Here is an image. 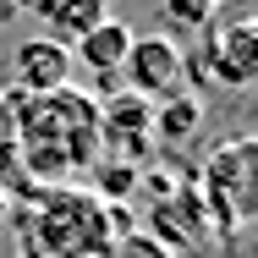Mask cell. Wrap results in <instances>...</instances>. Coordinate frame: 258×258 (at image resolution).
I'll return each mask as SVG.
<instances>
[{"mask_svg": "<svg viewBox=\"0 0 258 258\" xmlns=\"http://www.w3.org/2000/svg\"><path fill=\"white\" fill-rule=\"evenodd\" d=\"M17 126V165L28 187H77L99 165V94L55 88V94H6Z\"/></svg>", "mask_w": 258, "mask_h": 258, "instance_id": "6da1fadb", "label": "cell"}, {"mask_svg": "<svg viewBox=\"0 0 258 258\" xmlns=\"http://www.w3.org/2000/svg\"><path fill=\"white\" fill-rule=\"evenodd\" d=\"M110 236V209L88 187H33L17 214L22 258H99Z\"/></svg>", "mask_w": 258, "mask_h": 258, "instance_id": "7a4b0ae2", "label": "cell"}, {"mask_svg": "<svg viewBox=\"0 0 258 258\" xmlns=\"http://www.w3.org/2000/svg\"><path fill=\"white\" fill-rule=\"evenodd\" d=\"M253 187H258V143L253 138H236L225 149H214L204 159V176H198V204H204L209 236H225L236 242L253 220Z\"/></svg>", "mask_w": 258, "mask_h": 258, "instance_id": "3957f363", "label": "cell"}, {"mask_svg": "<svg viewBox=\"0 0 258 258\" xmlns=\"http://www.w3.org/2000/svg\"><path fill=\"white\" fill-rule=\"evenodd\" d=\"M121 72H126V88L143 94L149 104H165V99H176V94H187V55H181L176 39H165V33L132 39Z\"/></svg>", "mask_w": 258, "mask_h": 258, "instance_id": "277c9868", "label": "cell"}, {"mask_svg": "<svg viewBox=\"0 0 258 258\" xmlns=\"http://www.w3.org/2000/svg\"><path fill=\"white\" fill-rule=\"evenodd\" d=\"M143 236H154L170 258H204L209 242H214L209 236V220H204V204H198V192L187 181H176L170 198L149 204V231Z\"/></svg>", "mask_w": 258, "mask_h": 258, "instance_id": "5b68a950", "label": "cell"}, {"mask_svg": "<svg viewBox=\"0 0 258 258\" xmlns=\"http://www.w3.org/2000/svg\"><path fill=\"white\" fill-rule=\"evenodd\" d=\"M99 143H110L126 165L149 159V149H154V104L143 94H132V88L104 94L99 99Z\"/></svg>", "mask_w": 258, "mask_h": 258, "instance_id": "8992f818", "label": "cell"}, {"mask_svg": "<svg viewBox=\"0 0 258 258\" xmlns=\"http://www.w3.org/2000/svg\"><path fill=\"white\" fill-rule=\"evenodd\" d=\"M209 77L220 88H253L258 77V22L236 17L209 39Z\"/></svg>", "mask_w": 258, "mask_h": 258, "instance_id": "52a82bcc", "label": "cell"}, {"mask_svg": "<svg viewBox=\"0 0 258 258\" xmlns=\"http://www.w3.org/2000/svg\"><path fill=\"white\" fill-rule=\"evenodd\" d=\"M72 50L55 39H28L11 50V72H17V94H55L72 83Z\"/></svg>", "mask_w": 258, "mask_h": 258, "instance_id": "ba28073f", "label": "cell"}, {"mask_svg": "<svg viewBox=\"0 0 258 258\" xmlns=\"http://www.w3.org/2000/svg\"><path fill=\"white\" fill-rule=\"evenodd\" d=\"M132 28L121 22V17H104L94 33H83L77 44H72V60H83L88 72H99V77H110V72H121L126 66V50H132Z\"/></svg>", "mask_w": 258, "mask_h": 258, "instance_id": "9c48e42d", "label": "cell"}, {"mask_svg": "<svg viewBox=\"0 0 258 258\" xmlns=\"http://www.w3.org/2000/svg\"><path fill=\"white\" fill-rule=\"evenodd\" d=\"M104 17H110V0H55L50 11H44V28H50L44 39H55V44H66V50H72L83 33H94V28H99Z\"/></svg>", "mask_w": 258, "mask_h": 258, "instance_id": "30bf717a", "label": "cell"}, {"mask_svg": "<svg viewBox=\"0 0 258 258\" xmlns=\"http://www.w3.org/2000/svg\"><path fill=\"white\" fill-rule=\"evenodd\" d=\"M204 126V99L187 88V94H176V99L154 104V143H170V149H181L192 132Z\"/></svg>", "mask_w": 258, "mask_h": 258, "instance_id": "8fae6325", "label": "cell"}, {"mask_svg": "<svg viewBox=\"0 0 258 258\" xmlns=\"http://www.w3.org/2000/svg\"><path fill=\"white\" fill-rule=\"evenodd\" d=\"M0 192H33L28 181H22V165H17V126H11V104L0 94Z\"/></svg>", "mask_w": 258, "mask_h": 258, "instance_id": "7c38bea8", "label": "cell"}, {"mask_svg": "<svg viewBox=\"0 0 258 258\" xmlns=\"http://www.w3.org/2000/svg\"><path fill=\"white\" fill-rule=\"evenodd\" d=\"M88 176L99 181V192H94L99 204H121V198H126V192L143 181V170H138V165H94Z\"/></svg>", "mask_w": 258, "mask_h": 258, "instance_id": "4fadbf2b", "label": "cell"}, {"mask_svg": "<svg viewBox=\"0 0 258 258\" xmlns=\"http://www.w3.org/2000/svg\"><path fill=\"white\" fill-rule=\"evenodd\" d=\"M220 6H225V0H165V17H170L176 28H187V33H204Z\"/></svg>", "mask_w": 258, "mask_h": 258, "instance_id": "5bb4252c", "label": "cell"}, {"mask_svg": "<svg viewBox=\"0 0 258 258\" xmlns=\"http://www.w3.org/2000/svg\"><path fill=\"white\" fill-rule=\"evenodd\" d=\"M99 258H170V253L159 247L154 236H143V231H121V236H110V247Z\"/></svg>", "mask_w": 258, "mask_h": 258, "instance_id": "9a60e30c", "label": "cell"}, {"mask_svg": "<svg viewBox=\"0 0 258 258\" xmlns=\"http://www.w3.org/2000/svg\"><path fill=\"white\" fill-rule=\"evenodd\" d=\"M6 6H11L6 17H17V11H33V17H44V11H50L55 0H6Z\"/></svg>", "mask_w": 258, "mask_h": 258, "instance_id": "2e32d148", "label": "cell"}, {"mask_svg": "<svg viewBox=\"0 0 258 258\" xmlns=\"http://www.w3.org/2000/svg\"><path fill=\"white\" fill-rule=\"evenodd\" d=\"M6 214H11V198H6V192H0V225H6Z\"/></svg>", "mask_w": 258, "mask_h": 258, "instance_id": "e0dca14e", "label": "cell"}]
</instances>
